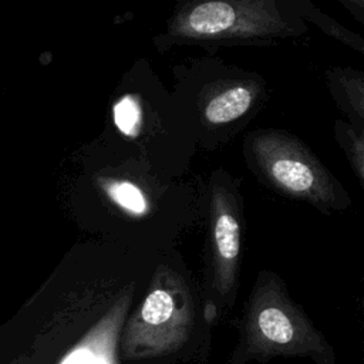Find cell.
Wrapping results in <instances>:
<instances>
[{
	"label": "cell",
	"mask_w": 364,
	"mask_h": 364,
	"mask_svg": "<svg viewBox=\"0 0 364 364\" xmlns=\"http://www.w3.org/2000/svg\"><path fill=\"white\" fill-rule=\"evenodd\" d=\"M245 146L255 172L282 195L324 210H340L350 205L347 192L334 175L291 134L256 131L247 136Z\"/></svg>",
	"instance_id": "7a4b0ae2"
},
{
	"label": "cell",
	"mask_w": 364,
	"mask_h": 364,
	"mask_svg": "<svg viewBox=\"0 0 364 364\" xmlns=\"http://www.w3.org/2000/svg\"><path fill=\"white\" fill-rule=\"evenodd\" d=\"M245 338L249 351L262 357L323 350L320 334L270 272L260 273L253 287L245 317Z\"/></svg>",
	"instance_id": "277c9868"
},
{
	"label": "cell",
	"mask_w": 364,
	"mask_h": 364,
	"mask_svg": "<svg viewBox=\"0 0 364 364\" xmlns=\"http://www.w3.org/2000/svg\"><path fill=\"white\" fill-rule=\"evenodd\" d=\"M131 297V291L125 293L60 364H117L118 337Z\"/></svg>",
	"instance_id": "8992f818"
},
{
	"label": "cell",
	"mask_w": 364,
	"mask_h": 364,
	"mask_svg": "<svg viewBox=\"0 0 364 364\" xmlns=\"http://www.w3.org/2000/svg\"><path fill=\"white\" fill-rule=\"evenodd\" d=\"M341 3L350 10V13L351 14H354V17L360 21V23H364V11H363V6H364V3H363V0H354V1H351V0H341Z\"/></svg>",
	"instance_id": "4fadbf2b"
},
{
	"label": "cell",
	"mask_w": 364,
	"mask_h": 364,
	"mask_svg": "<svg viewBox=\"0 0 364 364\" xmlns=\"http://www.w3.org/2000/svg\"><path fill=\"white\" fill-rule=\"evenodd\" d=\"M291 1L209 0L188 3L168 21L166 37L191 44H270L306 33Z\"/></svg>",
	"instance_id": "6da1fadb"
},
{
	"label": "cell",
	"mask_w": 364,
	"mask_h": 364,
	"mask_svg": "<svg viewBox=\"0 0 364 364\" xmlns=\"http://www.w3.org/2000/svg\"><path fill=\"white\" fill-rule=\"evenodd\" d=\"M100 186L108 199L119 208L122 212L141 218L149 212V202L144 191L131 181L127 179H101Z\"/></svg>",
	"instance_id": "9c48e42d"
},
{
	"label": "cell",
	"mask_w": 364,
	"mask_h": 364,
	"mask_svg": "<svg viewBox=\"0 0 364 364\" xmlns=\"http://www.w3.org/2000/svg\"><path fill=\"white\" fill-rule=\"evenodd\" d=\"M336 138L341 148L346 151L347 158L360 181H364V135L363 128H357L353 124L344 121H336Z\"/></svg>",
	"instance_id": "8fae6325"
},
{
	"label": "cell",
	"mask_w": 364,
	"mask_h": 364,
	"mask_svg": "<svg viewBox=\"0 0 364 364\" xmlns=\"http://www.w3.org/2000/svg\"><path fill=\"white\" fill-rule=\"evenodd\" d=\"M193 307L183 282L159 267L149 291L124 330L122 351L127 358L165 355L178 350L189 337Z\"/></svg>",
	"instance_id": "3957f363"
},
{
	"label": "cell",
	"mask_w": 364,
	"mask_h": 364,
	"mask_svg": "<svg viewBox=\"0 0 364 364\" xmlns=\"http://www.w3.org/2000/svg\"><path fill=\"white\" fill-rule=\"evenodd\" d=\"M327 82L341 109L353 119V125L363 128L364 80L361 73L350 68H334L327 73Z\"/></svg>",
	"instance_id": "52a82bcc"
},
{
	"label": "cell",
	"mask_w": 364,
	"mask_h": 364,
	"mask_svg": "<svg viewBox=\"0 0 364 364\" xmlns=\"http://www.w3.org/2000/svg\"><path fill=\"white\" fill-rule=\"evenodd\" d=\"M210 243L212 284L220 297H226L237 282L240 223L236 200L223 182H213L210 189Z\"/></svg>",
	"instance_id": "5b68a950"
},
{
	"label": "cell",
	"mask_w": 364,
	"mask_h": 364,
	"mask_svg": "<svg viewBox=\"0 0 364 364\" xmlns=\"http://www.w3.org/2000/svg\"><path fill=\"white\" fill-rule=\"evenodd\" d=\"M291 6L294 11L304 20H310L316 26H318L326 34L331 36L333 38L344 43L346 46L351 47L353 50H357L358 53H364V40L357 36L355 33H351L344 26L338 24L334 18L323 14L318 9H316L310 1L306 0H293Z\"/></svg>",
	"instance_id": "30bf717a"
},
{
	"label": "cell",
	"mask_w": 364,
	"mask_h": 364,
	"mask_svg": "<svg viewBox=\"0 0 364 364\" xmlns=\"http://www.w3.org/2000/svg\"><path fill=\"white\" fill-rule=\"evenodd\" d=\"M114 122L117 128L128 136H135L138 134L141 124V109L138 101L134 97L127 95L114 105Z\"/></svg>",
	"instance_id": "7c38bea8"
},
{
	"label": "cell",
	"mask_w": 364,
	"mask_h": 364,
	"mask_svg": "<svg viewBox=\"0 0 364 364\" xmlns=\"http://www.w3.org/2000/svg\"><path fill=\"white\" fill-rule=\"evenodd\" d=\"M255 101V92L247 85H232L213 95L205 109L203 117L209 124L222 125L232 122L247 112Z\"/></svg>",
	"instance_id": "ba28073f"
}]
</instances>
